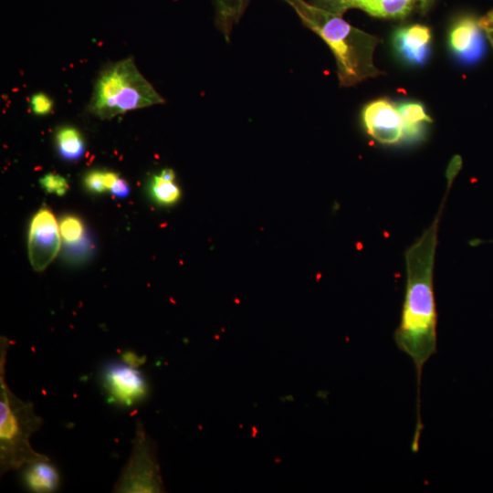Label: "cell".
Returning a JSON list of instances; mask_svg holds the SVG:
<instances>
[{
  "mask_svg": "<svg viewBox=\"0 0 493 493\" xmlns=\"http://www.w3.org/2000/svg\"><path fill=\"white\" fill-rule=\"evenodd\" d=\"M447 189L432 224L406 250V287L400 324L394 331L398 349L414 362L417 376V420L411 446L419 447L423 430L420 416V382L425 363L436 353L437 314L434 295L433 271L440 216L455 179L446 175Z\"/></svg>",
  "mask_w": 493,
  "mask_h": 493,
  "instance_id": "6da1fadb",
  "label": "cell"
},
{
  "mask_svg": "<svg viewBox=\"0 0 493 493\" xmlns=\"http://www.w3.org/2000/svg\"><path fill=\"white\" fill-rule=\"evenodd\" d=\"M283 1L294 9L305 26L329 46L336 59L341 86L351 87L380 75L373 64L377 37L352 26L342 16L305 0Z\"/></svg>",
  "mask_w": 493,
  "mask_h": 493,
  "instance_id": "7a4b0ae2",
  "label": "cell"
},
{
  "mask_svg": "<svg viewBox=\"0 0 493 493\" xmlns=\"http://www.w3.org/2000/svg\"><path fill=\"white\" fill-rule=\"evenodd\" d=\"M10 345L5 337L0 340V469L1 475L21 469L25 465L48 458L33 449L31 435L43 424L34 404L17 397L5 381V363Z\"/></svg>",
  "mask_w": 493,
  "mask_h": 493,
  "instance_id": "3957f363",
  "label": "cell"
},
{
  "mask_svg": "<svg viewBox=\"0 0 493 493\" xmlns=\"http://www.w3.org/2000/svg\"><path fill=\"white\" fill-rule=\"evenodd\" d=\"M164 102L143 77L131 58L107 65L97 77L88 111L100 120H110L127 111Z\"/></svg>",
  "mask_w": 493,
  "mask_h": 493,
  "instance_id": "277c9868",
  "label": "cell"
},
{
  "mask_svg": "<svg viewBox=\"0 0 493 493\" xmlns=\"http://www.w3.org/2000/svg\"><path fill=\"white\" fill-rule=\"evenodd\" d=\"M162 489L155 446L143 424L138 420L131 456L113 487V492L152 493Z\"/></svg>",
  "mask_w": 493,
  "mask_h": 493,
  "instance_id": "5b68a950",
  "label": "cell"
},
{
  "mask_svg": "<svg viewBox=\"0 0 493 493\" xmlns=\"http://www.w3.org/2000/svg\"><path fill=\"white\" fill-rule=\"evenodd\" d=\"M100 377L109 399L120 405L132 406L148 394L144 375L123 361L107 362L101 370Z\"/></svg>",
  "mask_w": 493,
  "mask_h": 493,
  "instance_id": "8992f818",
  "label": "cell"
},
{
  "mask_svg": "<svg viewBox=\"0 0 493 493\" xmlns=\"http://www.w3.org/2000/svg\"><path fill=\"white\" fill-rule=\"evenodd\" d=\"M435 0H313V4L342 16L356 8L368 15L389 19H403L414 12H426Z\"/></svg>",
  "mask_w": 493,
  "mask_h": 493,
  "instance_id": "52a82bcc",
  "label": "cell"
},
{
  "mask_svg": "<svg viewBox=\"0 0 493 493\" xmlns=\"http://www.w3.org/2000/svg\"><path fill=\"white\" fill-rule=\"evenodd\" d=\"M60 231L52 212L39 209L33 216L28 234V257L36 271L44 270L60 249Z\"/></svg>",
  "mask_w": 493,
  "mask_h": 493,
  "instance_id": "ba28073f",
  "label": "cell"
},
{
  "mask_svg": "<svg viewBox=\"0 0 493 493\" xmlns=\"http://www.w3.org/2000/svg\"><path fill=\"white\" fill-rule=\"evenodd\" d=\"M362 120L367 133L383 144H395L404 139L401 115L393 102L379 99L366 104Z\"/></svg>",
  "mask_w": 493,
  "mask_h": 493,
  "instance_id": "9c48e42d",
  "label": "cell"
},
{
  "mask_svg": "<svg viewBox=\"0 0 493 493\" xmlns=\"http://www.w3.org/2000/svg\"><path fill=\"white\" fill-rule=\"evenodd\" d=\"M479 19L470 16L457 18L448 33V46L455 58L465 65L478 62L486 44Z\"/></svg>",
  "mask_w": 493,
  "mask_h": 493,
  "instance_id": "30bf717a",
  "label": "cell"
},
{
  "mask_svg": "<svg viewBox=\"0 0 493 493\" xmlns=\"http://www.w3.org/2000/svg\"><path fill=\"white\" fill-rule=\"evenodd\" d=\"M431 38L429 27L414 24L395 29L392 42L402 61L411 66H422L429 58Z\"/></svg>",
  "mask_w": 493,
  "mask_h": 493,
  "instance_id": "8fae6325",
  "label": "cell"
},
{
  "mask_svg": "<svg viewBox=\"0 0 493 493\" xmlns=\"http://www.w3.org/2000/svg\"><path fill=\"white\" fill-rule=\"evenodd\" d=\"M21 469V480L25 488L32 492H54L60 485L58 470L49 458L28 463Z\"/></svg>",
  "mask_w": 493,
  "mask_h": 493,
  "instance_id": "7c38bea8",
  "label": "cell"
},
{
  "mask_svg": "<svg viewBox=\"0 0 493 493\" xmlns=\"http://www.w3.org/2000/svg\"><path fill=\"white\" fill-rule=\"evenodd\" d=\"M397 109L401 115L404 139L414 141L421 137L425 124L432 122L423 104L417 101H403Z\"/></svg>",
  "mask_w": 493,
  "mask_h": 493,
  "instance_id": "4fadbf2b",
  "label": "cell"
},
{
  "mask_svg": "<svg viewBox=\"0 0 493 493\" xmlns=\"http://www.w3.org/2000/svg\"><path fill=\"white\" fill-rule=\"evenodd\" d=\"M55 142L59 155L68 161L80 159L85 152V142L80 131L69 125L58 127L55 132Z\"/></svg>",
  "mask_w": 493,
  "mask_h": 493,
  "instance_id": "5bb4252c",
  "label": "cell"
},
{
  "mask_svg": "<svg viewBox=\"0 0 493 493\" xmlns=\"http://www.w3.org/2000/svg\"><path fill=\"white\" fill-rule=\"evenodd\" d=\"M216 22L226 39L229 36L233 25L238 21L245 7V0H215Z\"/></svg>",
  "mask_w": 493,
  "mask_h": 493,
  "instance_id": "9a60e30c",
  "label": "cell"
},
{
  "mask_svg": "<svg viewBox=\"0 0 493 493\" xmlns=\"http://www.w3.org/2000/svg\"><path fill=\"white\" fill-rule=\"evenodd\" d=\"M150 194L159 204L169 205L176 203L180 198V189L175 184V178H167L155 174L150 181Z\"/></svg>",
  "mask_w": 493,
  "mask_h": 493,
  "instance_id": "2e32d148",
  "label": "cell"
},
{
  "mask_svg": "<svg viewBox=\"0 0 493 493\" xmlns=\"http://www.w3.org/2000/svg\"><path fill=\"white\" fill-rule=\"evenodd\" d=\"M60 235L66 245L77 243L85 237L83 222L77 216L67 215L59 223Z\"/></svg>",
  "mask_w": 493,
  "mask_h": 493,
  "instance_id": "e0dca14e",
  "label": "cell"
},
{
  "mask_svg": "<svg viewBox=\"0 0 493 493\" xmlns=\"http://www.w3.org/2000/svg\"><path fill=\"white\" fill-rule=\"evenodd\" d=\"M41 187L49 194L64 195L68 190L67 180L59 174L48 173L40 178Z\"/></svg>",
  "mask_w": 493,
  "mask_h": 493,
  "instance_id": "ac0fdd59",
  "label": "cell"
},
{
  "mask_svg": "<svg viewBox=\"0 0 493 493\" xmlns=\"http://www.w3.org/2000/svg\"><path fill=\"white\" fill-rule=\"evenodd\" d=\"M30 108L34 114L43 116L48 114L53 108V100L43 92L35 93L30 99Z\"/></svg>",
  "mask_w": 493,
  "mask_h": 493,
  "instance_id": "d6986e66",
  "label": "cell"
},
{
  "mask_svg": "<svg viewBox=\"0 0 493 493\" xmlns=\"http://www.w3.org/2000/svg\"><path fill=\"white\" fill-rule=\"evenodd\" d=\"M84 185L92 193H104L107 190L104 184V171L92 170L89 172L84 177Z\"/></svg>",
  "mask_w": 493,
  "mask_h": 493,
  "instance_id": "ffe728a7",
  "label": "cell"
},
{
  "mask_svg": "<svg viewBox=\"0 0 493 493\" xmlns=\"http://www.w3.org/2000/svg\"><path fill=\"white\" fill-rule=\"evenodd\" d=\"M121 360L131 367L138 368L145 362L146 358L139 356L132 351H126L121 354Z\"/></svg>",
  "mask_w": 493,
  "mask_h": 493,
  "instance_id": "44dd1931",
  "label": "cell"
},
{
  "mask_svg": "<svg viewBox=\"0 0 493 493\" xmlns=\"http://www.w3.org/2000/svg\"><path fill=\"white\" fill-rule=\"evenodd\" d=\"M111 193L118 197H125L129 194L130 188L127 182L119 177L114 185L110 189Z\"/></svg>",
  "mask_w": 493,
  "mask_h": 493,
  "instance_id": "7402d4cb",
  "label": "cell"
},
{
  "mask_svg": "<svg viewBox=\"0 0 493 493\" xmlns=\"http://www.w3.org/2000/svg\"><path fill=\"white\" fill-rule=\"evenodd\" d=\"M479 24L486 34L493 35V8L479 19Z\"/></svg>",
  "mask_w": 493,
  "mask_h": 493,
  "instance_id": "603a6c76",
  "label": "cell"
},
{
  "mask_svg": "<svg viewBox=\"0 0 493 493\" xmlns=\"http://www.w3.org/2000/svg\"><path fill=\"white\" fill-rule=\"evenodd\" d=\"M119 174L114 172L110 171H104V184L105 186L108 189H111V187L114 185L116 181L119 179Z\"/></svg>",
  "mask_w": 493,
  "mask_h": 493,
  "instance_id": "cb8c5ba5",
  "label": "cell"
},
{
  "mask_svg": "<svg viewBox=\"0 0 493 493\" xmlns=\"http://www.w3.org/2000/svg\"><path fill=\"white\" fill-rule=\"evenodd\" d=\"M488 36V38L489 40V42L491 43L492 47H493V35L492 34H487Z\"/></svg>",
  "mask_w": 493,
  "mask_h": 493,
  "instance_id": "d4e9b609",
  "label": "cell"
}]
</instances>
